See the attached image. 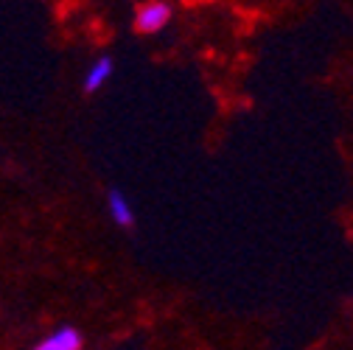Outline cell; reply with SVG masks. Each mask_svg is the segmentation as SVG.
Here are the masks:
<instances>
[{
    "label": "cell",
    "mask_w": 353,
    "mask_h": 350,
    "mask_svg": "<svg viewBox=\"0 0 353 350\" xmlns=\"http://www.w3.org/2000/svg\"><path fill=\"white\" fill-rule=\"evenodd\" d=\"M171 17H174L171 3L152 0V3L138 6V12H135V31H141V34H157V31H163L171 23Z\"/></svg>",
    "instance_id": "6da1fadb"
},
{
    "label": "cell",
    "mask_w": 353,
    "mask_h": 350,
    "mask_svg": "<svg viewBox=\"0 0 353 350\" xmlns=\"http://www.w3.org/2000/svg\"><path fill=\"white\" fill-rule=\"evenodd\" d=\"M81 347H84L81 331L73 328V325H62V328H57L54 333H48L34 350H81Z\"/></svg>",
    "instance_id": "7a4b0ae2"
},
{
    "label": "cell",
    "mask_w": 353,
    "mask_h": 350,
    "mask_svg": "<svg viewBox=\"0 0 353 350\" xmlns=\"http://www.w3.org/2000/svg\"><path fill=\"white\" fill-rule=\"evenodd\" d=\"M112 70H115V62L110 59V56H99L90 68H87V73H84V84H81V90L87 93V96H93V93H99L101 87L110 81V76H112Z\"/></svg>",
    "instance_id": "3957f363"
},
{
    "label": "cell",
    "mask_w": 353,
    "mask_h": 350,
    "mask_svg": "<svg viewBox=\"0 0 353 350\" xmlns=\"http://www.w3.org/2000/svg\"><path fill=\"white\" fill-rule=\"evenodd\" d=\"M107 210H110V218L118 227H132L135 225V210H132V205H129V196H123L118 188H110Z\"/></svg>",
    "instance_id": "277c9868"
}]
</instances>
